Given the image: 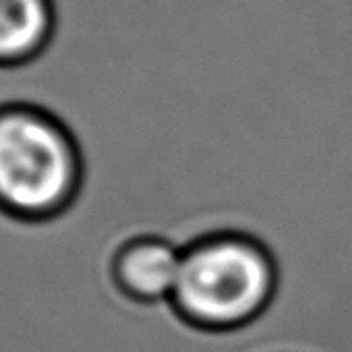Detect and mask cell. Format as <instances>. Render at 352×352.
<instances>
[{"label": "cell", "instance_id": "3", "mask_svg": "<svg viewBox=\"0 0 352 352\" xmlns=\"http://www.w3.org/2000/svg\"><path fill=\"white\" fill-rule=\"evenodd\" d=\"M185 247L157 232L135 234L110 263L114 286L139 305H170L181 276Z\"/></svg>", "mask_w": 352, "mask_h": 352}, {"label": "cell", "instance_id": "4", "mask_svg": "<svg viewBox=\"0 0 352 352\" xmlns=\"http://www.w3.org/2000/svg\"><path fill=\"white\" fill-rule=\"evenodd\" d=\"M54 28L52 0H0V63L44 48Z\"/></svg>", "mask_w": 352, "mask_h": 352}, {"label": "cell", "instance_id": "1", "mask_svg": "<svg viewBox=\"0 0 352 352\" xmlns=\"http://www.w3.org/2000/svg\"><path fill=\"white\" fill-rule=\"evenodd\" d=\"M280 263L257 236L216 230L185 245L170 309L199 331L226 333L255 323L276 300Z\"/></svg>", "mask_w": 352, "mask_h": 352}, {"label": "cell", "instance_id": "2", "mask_svg": "<svg viewBox=\"0 0 352 352\" xmlns=\"http://www.w3.org/2000/svg\"><path fill=\"white\" fill-rule=\"evenodd\" d=\"M81 157L71 131L32 108L0 112V206L17 216H46L73 204Z\"/></svg>", "mask_w": 352, "mask_h": 352}]
</instances>
